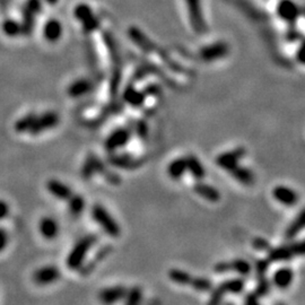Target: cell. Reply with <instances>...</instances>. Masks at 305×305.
<instances>
[{
	"instance_id": "1",
	"label": "cell",
	"mask_w": 305,
	"mask_h": 305,
	"mask_svg": "<svg viewBox=\"0 0 305 305\" xmlns=\"http://www.w3.org/2000/svg\"><path fill=\"white\" fill-rule=\"evenodd\" d=\"M99 241L98 235L87 234L78 240L76 244L74 245L71 252L67 255L66 265L71 270H78L82 268L84 262L86 261V256L89 251Z\"/></svg>"
},
{
	"instance_id": "2",
	"label": "cell",
	"mask_w": 305,
	"mask_h": 305,
	"mask_svg": "<svg viewBox=\"0 0 305 305\" xmlns=\"http://www.w3.org/2000/svg\"><path fill=\"white\" fill-rule=\"evenodd\" d=\"M90 216L110 238L116 239L121 235L120 225L104 206L100 205V203H95L92 209H90Z\"/></svg>"
},
{
	"instance_id": "3",
	"label": "cell",
	"mask_w": 305,
	"mask_h": 305,
	"mask_svg": "<svg viewBox=\"0 0 305 305\" xmlns=\"http://www.w3.org/2000/svg\"><path fill=\"white\" fill-rule=\"evenodd\" d=\"M60 122V116L56 111H45L41 114H36L33 125L29 131L31 136H39L41 133L55 129Z\"/></svg>"
},
{
	"instance_id": "4",
	"label": "cell",
	"mask_w": 305,
	"mask_h": 305,
	"mask_svg": "<svg viewBox=\"0 0 305 305\" xmlns=\"http://www.w3.org/2000/svg\"><path fill=\"white\" fill-rule=\"evenodd\" d=\"M61 271L55 265H46L43 267H40L33 272V281L36 285L40 286H46L55 284L60 279Z\"/></svg>"
},
{
	"instance_id": "5",
	"label": "cell",
	"mask_w": 305,
	"mask_h": 305,
	"mask_svg": "<svg viewBox=\"0 0 305 305\" xmlns=\"http://www.w3.org/2000/svg\"><path fill=\"white\" fill-rule=\"evenodd\" d=\"M131 138V131L127 128H118L106 138L104 147L109 153H115L118 149L125 147Z\"/></svg>"
},
{
	"instance_id": "6",
	"label": "cell",
	"mask_w": 305,
	"mask_h": 305,
	"mask_svg": "<svg viewBox=\"0 0 305 305\" xmlns=\"http://www.w3.org/2000/svg\"><path fill=\"white\" fill-rule=\"evenodd\" d=\"M106 171H108V168L105 167L104 163L98 156L89 154L82 167V176L85 180H90L95 174L103 175Z\"/></svg>"
},
{
	"instance_id": "7",
	"label": "cell",
	"mask_w": 305,
	"mask_h": 305,
	"mask_svg": "<svg viewBox=\"0 0 305 305\" xmlns=\"http://www.w3.org/2000/svg\"><path fill=\"white\" fill-rule=\"evenodd\" d=\"M45 188L51 196H53L58 200L67 201L74 194V191L65 182L58 179H50L46 181Z\"/></svg>"
},
{
	"instance_id": "8",
	"label": "cell",
	"mask_w": 305,
	"mask_h": 305,
	"mask_svg": "<svg viewBox=\"0 0 305 305\" xmlns=\"http://www.w3.org/2000/svg\"><path fill=\"white\" fill-rule=\"evenodd\" d=\"M112 251H113L112 245L108 244V245H104V247H102L100 250L96 251L95 254L90 258V260H88L87 262H84L82 268L79 269L80 274L83 276H87L89 274H92L96 267H98L101 262L106 258V256H109Z\"/></svg>"
},
{
	"instance_id": "9",
	"label": "cell",
	"mask_w": 305,
	"mask_h": 305,
	"mask_svg": "<svg viewBox=\"0 0 305 305\" xmlns=\"http://www.w3.org/2000/svg\"><path fill=\"white\" fill-rule=\"evenodd\" d=\"M244 149L242 148L224 153L217 157L216 163L219 168L224 169L227 172H231L235 168L239 167V160L244 156Z\"/></svg>"
},
{
	"instance_id": "10",
	"label": "cell",
	"mask_w": 305,
	"mask_h": 305,
	"mask_svg": "<svg viewBox=\"0 0 305 305\" xmlns=\"http://www.w3.org/2000/svg\"><path fill=\"white\" fill-rule=\"evenodd\" d=\"M109 162L113 167L124 170H135L142 165L140 159L133 157L129 154L111 153L109 156Z\"/></svg>"
},
{
	"instance_id": "11",
	"label": "cell",
	"mask_w": 305,
	"mask_h": 305,
	"mask_svg": "<svg viewBox=\"0 0 305 305\" xmlns=\"http://www.w3.org/2000/svg\"><path fill=\"white\" fill-rule=\"evenodd\" d=\"M39 232L42 235V238L51 241L58 238L59 232H60V226H59L56 218L44 216L39 222Z\"/></svg>"
},
{
	"instance_id": "12",
	"label": "cell",
	"mask_w": 305,
	"mask_h": 305,
	"mask_svg": "<svg viewBox=\"0 0 305 305\" xmlns=\"http://www.w3.org/2000/svg\"><path fill=\"white\" fill-rule=\"evenodd\" d=\"M94 88V84L92 80L87 78H79L74 80L67 88V93L73 99H78L82 96L92 92Z\"/></svg>"
},
{
	"instance_id": "13",
	"label": "cell",
	"mask_w": 305,
	"mask_h": 305,
	"mask_svg": "<svg viewBox=\"0 0 305 305\" xmlns=\"http://www.w3.org/2000/svg\"><path fill=\"white\" fill-rule=\"evenodd\" d=\"M272 197L285 206H293L298 201V195L295 190H293L285 185H277L272 190Z\"/></svg>"
},
{
	"instance_id": "14",
	"label": "cell",
	"mask_w": 305,
	"mask_h": 305,
	"mask_svg": "<svg viewBox=\"0 0 305 305\" xmlns=\"http://www.w3.org/2000/svg\"><path fill=\"white\" fill-rule=\"evenodd\" d=\"M127 288L125 286H112L102 290L99 293V298L104 304H113L125 298Z\"/></svg>"
},
{
	"instance_id": "15",
	"label": "cell",
	"mask_w": 305,
	"mask_h": 305,
	"mask_svg": "<svg viewBox=\"0 0 305 305\" xmlns=\"http://www.w3.org/2000/svg\"><path fill=\"white\" fill-rule=\"evenodd\" d=\"M188 5L189 16L191 24L197 32H202L205 30V22L202 19L200 0H185Z\"/></svg>"
},
{
	"instance_id": "16",
	"label": "cell",
	"mask_w": 305,
	"mask_h": 305,
	"mask_svg": "<svg viewBox=\"0 0 305 305\" xmlns=\"http://www.w3.org/2000/svg\"><path fill=\"white\" fill-rule=\"evenodd\" d=\"M122 99L126 102L127 104H129L133 108H139L144 104V102L146 100V95L144 94L140 90L136 89L132 86H127L124 90V94H122Z\"/></svg>"
},
{
	"instance_id": "17",
	"label": "cell",
	"mask_w": 305,
	"mask_h": 305,
	"mask_svg": "<svg viewBox=\"0 0 305 305\" xmlns=\"http://www.w3.org/2000/svg\"><path fill=\"white\" fill-rule=\"evenodd\" d=\"M237 271L241 275H248L250 272V265L244 260H235L232 262H222L216 266V271L225 272V271Z\"/></svg>"
},
{
	"instance_id": "18",
	"label": "cell",
	"mask_w": 305,
	"mask_h": 305,
	"mask_svg": "<svg viewBox=\"0 0 305 305\" xmlns=\"http://www.w3.org/2000/svg\"><path fill=\"white\" fill-rule=\"evenodd\" d=\"M43 35L45 40L49 42H57L58 40H60L62 35L61 23L57 19L48 20L43 29Z\"/></svg>"
},
{
	"instance_id": "19",
	"label": "cell",
	"mask_w": 305,
	"mask_h": 305,
	"mask_svg": "<svg viewBox=\"0 0 305 305\" xmlns=\"http://www.w3.org/2000/svg\"><path fill=\"white\" fill-rule=\"evenodd\" d=\"M227 51H228L227 45H225V44H223V43L214 44V45L205 48V49L201 51V57H202V59H205V60L210 61V60H215V59L226 56Z\"/></svg>"
},
{
	"instance_id": "20",
	"label": "cell",
	"mask_w": 305,
	"mask_h": 305,
	"mask_svg": "<svg viewBox=\"0 0 305 305\" xmlns=\"http://www.w3.org/2000/svg\"><path fill=\"white\" fill-rule=\"evenodd\" d=\"M68 202V210L71 213V215L74 217H78L83 214V212L86 208V200L82 195H75L69 198L67 200Z\"/></svg>"
},
{
	"instance_id": "21",
	"label": "cell",
	"mask_w": 305,
	"mask_h": 305,
	"mask_svg": "<svg viewBox=\"0 0 305 305\" xmlns=\"http://www.w3.org/2000/svg\"><path fill=\"white\" fill-rule=\"evenodd\" d=\"M188 169H186V159L185 157H181L174 159L168 167V174L171 179L179 180L183 175Z\"/></svg>"
},
{
	"instance_id": "22",
	"label": "cell",
	"mask_w": 305,
	"mask_h": 305,
	"mask_svg": "<svg viewBox=\"0 0 305 305\" xmlns=\"http://www.w3.org/2000/svg\"><path fill=\"white\" fill-rule=\"evenodd\" d=\"M293 277L294 274L290 268H280L279 270L275 272L272 280H274V284L277 287L283 288L284 290V288H287L291 285L293 281Z\"/></svg>"
},
{
	"instance_id": "23",
	"label": "cell",
	"mask_w": 305,
	"mask_h": 305,
	"mask_svg": "<svg viewBox=\"0 0 305 305\" xmlns=\"http://www.w3.org/2000/svg\"><path fill=\"white\" fill-rule=\"evenodd\" d=\"M278 13H279L280 17L286 20H294L297 17L298 9L296 5L291 0H283L278 7Z\"/></svg>"
},
{
	"instance_id": "24",
	"label": "cell",
	"mask_w": 305,
	"mask_h": 305,
	"mask_svg": "<svg viewBox=\"0 0 305 305\" xmlns=\"http://www.w3.org/2000/svg\"><path fill=\"white\" fill-rule=\"evenodd\" d=\"M195 191L202 198H205L206 200L212 202H216L219 200V198H221L219 192L214 188V186L205 183H197L195 185Z\"/></svg>"
},
{
	"instance_id": "25",
	"label": "cell",
	"mask_w": 305,
	"mask_h": 305,
	"mask_svg": "<svg viewBox=\"0 0 305 305\" xmlns=\"http://www.w3.org/2000/svg\"><path fill=\"white\" fill-rule=\"evenodd\" d=\"M35 116H36L35 112H30V113L20 116L19 119L15 122L14 130L17 133H29L31 127L34 122Z\"/></svg>"
},
{
	"instance_id": "26",
	"label": "cell",
	"mask_w": 305,
	"mask_h": 305,
	"mask_svg": "<svg viewBox=\"0 0 305 305\" xmlns=\"http://www.w3.org/2000/svg\"><path fill=\"white\" fill-rule=\"evenodd\" d=\"M186 159V169H188L189 172L195 176L196 179L200 180L202 179L203 176H205L206 172H205V169L200 163V160L198 159L194 155H190L185 158Z\"/></svg>"
},
{
	"instance_id": "27",
	"label": "cell",
	"mask_w": 305,
	"mask_h": 305,
	"mask_svg": "<svg viewBox=\"0 0 305 305\" xmlns=\"http://www.w3.org/2000/svg\"><path fill=\"white\" fill-rule=\"evenodd\" d=\"M304 228H305V209L298 214V216L295 218V221H294L291 224V226L287 228L286 238L293 239Z\"/></svg>"
},
{
	"instance_id": "28",
	"label": "cell",
	"mask_w": 305,
	"mask_h": 305,
	"mask_svg": "<svg viewBox=\"0 0 305 305\" xmlns=\"http://www.w3.org/2000/svg\"><path fill=\"white\" fill-rule=\"evenodd\" d=\"M229 173H232L235 179L240 181L241 183L243 184H251L254 180L253 173L251 172L250 170L242 168V167H237L233 171H231Z\"/></svg>"
},
{
	"instance_id": "29",
	"label": "cell",
	"mask_w": 305,
	"mask_h": 305,
	"mask_svg": "<svg viewBox=\"0 0 305 305\" xmlns=\"http://www.w3.org/2000/svg\"><path fill=\"white\" fill-rule=\"evenodd\" d=\"M3 31L5 35L9 37H16L20 34H23L22 25H19L16 20L7 19L3 23Z\"/></svg>"
},
{
	"instance_id": "30",
	"label": "cell",
	"mask_w": 305,
	"mask_h": 305,
	"mask_svg": "<svg viewBox=\"0 0 305 305\" xmlns=\"http://www.w3.org/2000/svg\"><path fill=\"white\" fill-rule=\"evenodd\" d=\"M142 299H143V291L138 286H135L130 288V290H127L124 302L125 304H128V305H136L140 303Z\"/></svg>"
},
{
	"instance_id": "31",
	"label": "cell",
	"mask_w": 305,
	"mask_h": 305,
	"mask_svg": "<svg viewBox=\"0 0 305 305\" xmlns=\"http://www.w3.org/2000/svg\"><path fill=\"white\" fill-rule=\"evenodd\" d=\"M244 288V281L241 279H233L224 283L219 287V294H223V292H232V293H241Z\"/></svg>"
},
{
	"instance_id": "32",
	"label": "cell",
	"mask_w": 305,
	"mask_h": 305,
	"mask_svg": "<svg viewBox=\"0 0 305 305\" xmlns=\"http://www.w3.org/2000/svg\"><path fill=\"white\" fill-rule=\"evenodd\" d=\"M169 276L171 278V280H173L174 283L181 284V285H185V284H191L192 278L189 274L186 272L179 270V269H173L169 272Z\"/></svg>"
},
{
	"instance_id": "33",
	"label": "cell",
	"mask_w": 305,
	"mask_h": 305,
	"mask_svg": "<svg viewBox=\"0 0 305 305\" xmlns=\"http://www.w3.org/2000/svg\"><path fill=\"white\" fill-rule=\"evenodd\" d=\"M74 15H75V17L83 23L84 20H86L94 14L92 12V8H90L87 4H79L76 7H75Z\"/></svg>"
},
{
	"instance_id": "34",
	"label": "cell",
	"mask_w": 305,
	"mask_h": 305,
	"mask_svg": "<svg viewBox=\"0 0 305 305\" xmlns=\"http://www.w3.org/2000/svg\"><path fill=\"white\" fill-rule=\"evenodd\" d=\"M292 255H293V253H292L290 248H278L276 250H272L269 254L270 259L274 261L287 260V259H290Z\"/></svg>"
},
{
	"instance_id": "35",
	"label": "cell",
	"mask_w": 305,
	"mask_h": 305,
	"mask_svg": "<svg viewBox=\"0 0 305 305\" xmlns=\"http://www.w3.org/2000/svg\"><path fill=\"white\" fill-rule=\"evenodd\" d=\"M100 26V19L95 15H92L89 18L83 22V28L86 33H92L95 30H98Z\"/></svg>"
},
{
	"instance_id": "36",
	"label": "cell",
	"mask_w": 305,
	"mask_h": 305,
	"mask_svg": "<svg viewBox=\"0 0 305 305\" xmlns=\"http://www.w3.org/2000/svg\"><path fill=\"white\" fill-rule=\"evenodd\" d=\"M191 285L194 286V288H196V290L201 292H207L212 288L210 281L207 279H203V278H194L191 281Z\"/></svg>"
},
{
	"instance_id": "37",
	"label": "cell",
	"mask_w": 305,
	"mask_h": 305,
	"mask_svg": "<svg viewBox=\"0 0 305 305\" xmlns=\"http://www.w3.org/2000/svg\"><path fill=\"white\" fill-rule=\"evenodd\" d=\"M9 244V234L6 228L0 226V253L7 249Z\"/></svg>"
},
{
	"instance_id": "38",
	"label": "cell",
	"mask_w": 305,
	"mask_h": 305,
	"mask_svg": "<svg viewBox=\"0 0 305 305\" xmlns=\"http://www.w3.org/2000/svg\"><path fill=\"white\" fill-rule=\"evenodd\" d=\"M10 214V206L6 200L0 199V222L8 218Z\"/></svg>"
},
{
	"instance_id": "39",
	"label": "cell",
	"mask_w": 305,
	"mask_h": 305,
	"mask_svg": "<svg viewBox=\"0 0 305 305\" xmlns=\"http://www.w3.org/2000/svg\"><path fill=\"white\" fill-rule=\"evenodd\" d=\"M26 8L30 9L34 15L37 14L41 10V0H29Z\"/></svg>"
},
{
	"instance_id": "40",
	"label": "cell",
	"mask_w": 305,
	"mask_h": 305,
	"mask_svg": "<svg viewBox=\"0 0 305 305\" xmlns=\"http://www.w3.org/2000/svg\"><path fill=\"white\" fill-rule=\"evenodd\" d=\"M293 255L295 254H305V241L304 242H301V243H296L292 245V247L290 248Z\"/></svg>"
},
{
	"instance_id": "41",
	"label": "cell",
	"mask_w": 305,
	"mask_h": 305,
	"mask_svg": "<svg viewBox=\"0 0 305 305\" xmlns=\"http://www.w3.org/2000/svg\"><path fill=\"white\" fill-rule=\"evenodd\" d=\"M136 129H137V133L139 136H142V137H144L146 135V125L144 124L143 121H139V122H137V125H136Z\"/></svg>"
},
{
	"instance_id": "42",
	"label": "cell",
	"mask_w": 305,
	"mask_h": 305,
	"mask_svg": "<svg viewBox=\"0 0 305 305\" xmlns=\"http://www.w3.org/2000/svg\"><path fill=\"white\" fill-rule=\"evenodd\" d=\"M254 247L258 248V249H266V248H268V243H267L265 240L258 239V240L254 241Z\"/></svg>"
},
{
	"instance_id": "43",
	"label": "cell",
	"mask_w": 305,
	"mask_h": 305,
	"mask_svg": "<svg viewBox=\"0 0 305 305\" xmlns=\"http://www.w3.org/2000/svg\"><path fill=\"white\" fill-rule=\"evenodd\" d=\"M298 59L302 63H305V45L302 46V49L298 51Z\"/></svg>"
},
{
	"instance_id": "44",
	"label": "cell",
	"mask_w": 305,
	"mask_h": 305,
	"mask_svg": "<svg viewBox=\"0 0 305 305\" xmlns=\"http://www.w3.org/2000/svg\"><path fill=\"white\" fill-rule=\"evenodd\" d=\"M46 3H49V4H56L58 0H45Z\"/></svg>"
}]
</instances>
